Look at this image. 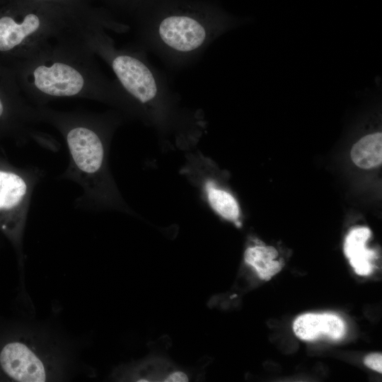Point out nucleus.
<instances>
[{"label":"nucleus","mask_w":382,"mask_h":382,"mask_svg":"<svg viewBox=\"0 0 382 382\" xmlns=\"http://www.w3.org/2000/svg\"><path fill=\"white\" fill-rule=\"evenodd\" d=\"M96 58L79 28L20 59L19 77L30 103L84 98L129 109L117 83L103 74Z\"/></svg>","instance_id":"nucleus-1"},{"label":"nucleus","mask_w":382,"mask_h":382,"mask_svg":"<svg viewBox=\"0 0 382 382\" xmlns=\"http://www.w3.org/2000/svg\"><path fill=\"white\" fill-rule=\"evenodd\" d=\"M238 24L207 6L181 3L138 16L135 31L143 50L181 69L195 64L215 40Z\"/></svg>","instance_id":"nucleus-2"},{"label":"nucleus","mask_w":382,"mask_h":382,"mask_svg":"<svg viewBox=\"0 0 382 382\" xmlns=\"http://www.w3.org/2000/svg\"><path fill=\"white\" fill-rule=\"evenodd\" d=\"M41 122L54 127L63 137L69 164L60 178L80 186L82 195L75 206L96 209L112 204L115 199L107 167L109 121L101 115L83 111H59L36 106Z\"/></svg>","instance_id":"nucleus-3"},{"label":"nucleus","mask_w":382,"mask_h":382,"mask_svg":"<svg viewBox=\"0 0 382 382\" xmlns=\"http://www.w3.org/2000/svg\"><path fill=\"white\" fill-rule=\"evenodd\" d=\"M79 25L28 0H11L0 9V52L26 58Z\"/></svg>","instance_id":"nucleus-4"},{"label":"nucleus","mask_w":382,"mask_h":382,"mask_svg":"<svg viewBox=\"0 0 382 382\" xmlns=\"http://www.w3.org/2000/svg\"><path fill=\"white\" fill-rule=\"evenodd\" d=\"M42 176L36 168H0V228L18 249L33 193Z\"/></svg>","instance_id":"nucleus-5"},{"label":"nucleus","mask_w":382,"mask_h":382,"mask_svg":"<svg viewBox=\"0 0 382 382\" xmlns=\"http://www.w3.org/2000/svg\"><path fill=\"white\" fill-rule=\"evenodd\" d=\"M0 368L13 381L41 382L53 378L55 366L50 357L30 341L6 344L0 351Z\"/></svg>","instance_id":"nucleus-6"},{"label":"nucleus","mask_w":382,"mask_h":382,"mask_svg":"<svg viewBox=\"0 0 382 382\" xmlns=\"http://www.w3.org/2000/svg\"><path fill=\"white\" fill-rule=\"evenodd\" d=\"M295 335L303 340L312 341L321 337L337 340L345 334L343 320L332 313H305L293 323Z\"/></svg>","instance_id":"nucleus-7"},{"label":"nucleus","mask_w":382,"mask_h":382,"mask_svg":"<svg viewBox=\"0 0 382 382\" xmlns=\"http://www.w3.org/2000/svg\"><path fill=\"white\" fill-rule=\"evenodd\" d=\"M80 23L108 24L111 18L94 8L90 0H28Z\"/></svg>","instance_id":"nucleus-8"},{"label":"nucleus","mask_w":382,"mask_h":382,"mask_svg":"<svg viewBox=\"0 0 382 382\" xmlns=\"http://www.w3.org/2000/svg\"><path fill=\"white\" fill-rule=\"evenodd\" d=\"M370 236L369 228L359 227L350 231L345 238V254L359 275H368L372 272L371 261L376 257V253L366 247V243Z\"/></svg>","instance_id":"nucleus-9"},{"label":"nucleus","mask_w":382,"mask_h":382,"mask_svg":"<svg viewBox=\"0 0 382 382\" xmlns=\"http://www.w3.org/2000/svg\"><path fill=\"white\" fill-rule=\"evenodd\" d=\"M355 165L364 169L376 167L382 162V134L375 132L359 139L351 149Z\"/></svg>","instance_id":"nucleus-10"},{"label":"nucleus","mask_w":382,"mask_h":382,"mask_svg":"<svg viewBox=\"0 0 382 382\" xmlns=\"http://www.w3.org/2000/svg\"><path fill=\"white\" fill-rule=\"evenodd\" d=\"M278 256L277 250L272 246L256 245L246 249L245 262L252 266L258 277L268 281L282 268V265L274 259Z\"/></svg>","instance_id":"nucleus-11"},{"label":"nucleus","mask_w":382,"mask_h":382,"mask_svg":"<svg viewBox=\"0 0 382 382\" xmlns=\"http://www.w3.org/2000/svg\"><path fill=\"white\" fill-rule=\"evenodd\" d=\"M205 190L212 208L223 218L240 225V209L236 199L228 192L215 187L212 181L206 183Z\"/></svg>","instance_id":"nucleus-12"},{"label":"nucleus","mask_w":382,"mask_h":382,"mask_svg":"<svg viewBox=\"0 0 382 382\" xmlns=\"http://www.w3.org/2000/svg\"><path fill=\"white\" fill-rule=\"evenodd\" d=\"M366 366L382 373V355L381 353H372L367 355L364 360Z\"/></svg>","instance_id":"nucleus-13"},{"label":"nucleus","mask_w":382,"mask_h":382,"mask_svg":"<svg viewBox=\"0 0 382 382\" xmlns=\"http://www.w3.org/2000/svg\"><path fill=\"white\" fill-rule=\"evenodd\" d=\"M163 381L185 382L188 381L187 376L180 371H173L163 378Z\"/></svg>","instance_id":"nucleus-14"},{"label":"nucleus","mask_w":382,"mask_h":382,"mask_svg":"<svg viewBox=\"0 0 382 382\" xmlns=\"http://www.w3.org/2000/svg\"><path fill=\"white\" fill-rule=\"evenodd\" d=\"M6 112V106L3 98L0 96V121L2 120Z\"/></svg>","instance_id":"nucleus-15"},{"label":"nucleus","mask_w":382,"mask_h":382,"mask_svg":"<svg viewBox=\"0 0 382 382\" xmlns=\"http://www.w3.org/2000/svg\"><path fill=\"white\" fill-rule=\"evenodd\" d=\"M114 1L117 2L118 1L122 4H129L131 6H133V8H134V6H138L139 5V0H114Z\"/></svg>","instance_id":"nucleus-16"}]
</instances>
